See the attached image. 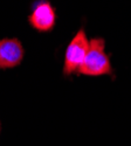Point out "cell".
Masks as SVG:
<instances>
[{
    "mask_svg": "<svg viewBox=\"0 0 131 146\" xmlns=\"http://www.w3.org/2000/svg\"><path fill=\"white\" fill-rule=\"evenodd\" d=\"M110 60L104 50V40L96 38L89 42V50L78 68V72L88 76H101L111 72Z\"/></svg>",
    "mask_w": 131,
    "mask_h": 146,
    "instance_id": "6da1fadb",
    "label": "cell"
},
{
    "mask_svg": "<svg viewBox=\"0 0 131 146\" xmlns=\"http://www.w3.org/2000/svg\"><path fill=\"white\" fill-rule=\"evenodd\" d=\"M89 42L84 29H80L73 40L67 47L65 64H63V72L66 75L73 74L74 71L78 70L81 64L83 63L88 50H89Z\"/></svg>",
    "mask_w": 131,
    "mask_h": 146,
    "instance_id": "7a4b0ae2",
    "label": "cell"
},
{
    "mask_svg": "<svg viewBox=\"0 0 131 146\" xmlns=\"http://www.w3.org/2000/svg\"><path fill=\"white\" fill-rule=\"evenodd\" d=\"M23 58V48L18 39L0 40V69L14 68Z\"/></svg>",
    "mask_w": 131,
    "mask_h": 146,
    "instance_id": "3957f363",
    "label": "cell"
},
{
    "mask_svg": "<svg viewBox=\"0 0 131 146\" xmlns=\"http://www.w3.org/2000/svg\"><path fill=\"white\" fill-rule=\"evenodd\" d=\"M28 20L32 27L37 31L49 32L51 29H53L56 21L55 11L49 3L42 1L34 7Z\"/></svg>",
    "mask_w": 131,
    "mask_h": 146,
    "instance_id": "277c9868",
    "label": "cell"
},
{
    "mask_svg": "<svg viewBox=\"0 0 131 146\" xmlns=\"http://www.w3.org/2000/svg\"><path fill=\"white\" fill-rule=\"evenodd\" d=\"M0 131H1V126H0Z\"/></svg>",
    "mask_w": 131,
    "mask_h": 146,
    "instance_id": "5b68a950",
    "label": "cell"
}]
</instances>
